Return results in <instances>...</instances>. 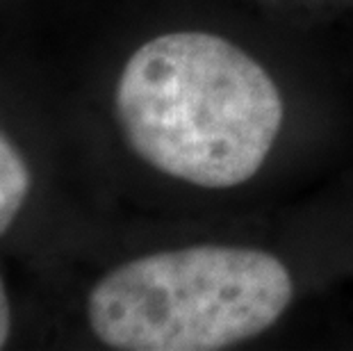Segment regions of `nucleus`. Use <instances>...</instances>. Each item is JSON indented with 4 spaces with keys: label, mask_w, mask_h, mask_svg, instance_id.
<instances>
[{
    "label": "nucleus",
    "mask_w": 353,
    "mask_h": 351,
    "mask_svg": "<svg viewBox=\"0 0 353 351\" xmlns=\"http://www.w3.org/2000/svg\"><path fill=\"white\" fill-rule=\"evenodd\" d=\"M108 117L141 171L199 194H230L269 167L290 106L265 59L226 32L162 28L119 59Z\"/></svg>",
    "instance_id": "f257e3e1"
},
{
    "label": "nucleus",
    "mask_w": 353,
    "mask_h": 351,
    "mask_svg": "<svg viewBox=\"0 0 353 351\" xmlns=\"http://www.w3.org/2000/svg\"><path fill=\"white\" fill-rule=\"evenodd\" d=\"M296 276L255 244L190 242L134 253L89 283L82 317L114 351H223L262 338L296 301Z\"/></svg>",
    "instance_id": "f03ea898"
},
{
    "label": "nucleus",
    "mask_w": 353,
    "mask_h": 351,
    "mask_svg": "<svg viewBox=\"0 0 353 351\" xmlns=\"http://www.w3.org/2000/svg\"><path fill=\"white\" fill-rule=\"evenodd\" d=\"M39 192V174L26 141L0 117V244L23 226Z\"/></svg>",
    "instance_id": "7ed1b4c3"
},
{
    "label": "nucleus",
    "mask_w": 353,
    "mask_h": 351,
    "mask_svg": "<svg viewBox=\"0 0 353 351\" xmlns=\"http://www.w3.org/2000/svg\"><path fill=\"white\" fill-rule=\"evenodd\" d=\"M14 326H17V317H14V301L10 285H7L5 276L0 274V349H5L12 342Z\"/></svg>",
    "instance_id": "20e7f679"
}]
</instances>
